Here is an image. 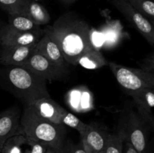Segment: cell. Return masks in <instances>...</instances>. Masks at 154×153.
Here are the masks:
<instances>
[{
  "label": "cell",
  "mask_w": 154,
  "mask_h": 153,
  "mask_svg": "<svg viewBox=\"0 0 154 153\" xmlns=\"http://www.w3.org/2000/svg\"><path fill=\"white\" fill-rule=\"evenodd\" d=\"M60 47L69 65H78L84 53L94 49L91 28L75 12H67L45 28Z\"/></svg>",
  "instance_id": "1"
},
{
  "label": "cell",
  "mask_w": 154,
  "mask_h": 153,
  "mask_svg": "<svg viewBox=\"0 0 154 153\" xmlns=\"http://www.w3.org/2000/svg\"><path fill=\"white\" fill-rule=\"evenodd\" d=\"M47 82L46 79L22 66L0 68V84L25 106H31L42 98H51Z\"/></svg>",
  "instance_id": "2"
},
{
  "label": "cell",
  "mask_w": 154,
  "mask_h": 153,
  "mask_svg": "<svg viewBox=\"0 0 154 153\" xmlns=\"http://www.w3.org/2000/svg\"><path fill=\"white\" fill-rule=\"evenodd\" d=\"M20 126L27 138L43 142L57 153H63L66 139V128L43 118L32 106H24L21 113Z\"/></svg>",
  "instance_id": "3"
},
{
  "label": "cell",
  "mask_w": 154,
  "mask_h": 153,
  "mask_svg": "<svg viewBox=\"0 0 154 153\" xmlns=\"http://www.w3.org/2000/svg\"><path fill=\"white\" fill-rule=\"evenodd\" d=\"M150 128L142 121L136 112L129 110L121 119L118 131L129 142L137 153H153L150 140Z\"/></svg>",
  "instance_id": "4"
},
{
  "label": "cell",
  "mask_w": 154,
  "mask_h": 153,
  "mask_svg": "<svg viewBox=\"0 0 154 153\" xmlns=\"http://www.w3.org/2000/svg\"><path fill=\"white\" fill-rule=\"evenodd\" d=\"M108 64L117 82L129 95L139 90L154 86L153 73L126 67L115 62H109Z\"/></svg>",
  "instance_id": "5"
},
{
  "label": "cell",
  "mask_w": 154,
  "mask_h": 153,
  "mask_svg": "<svg viewBox=\"0 0 154 153\" xmlns=\"http://www.w3.org/2000/svg\"><path fill=\"white\" fill-rule=\"evenodd\" d=\"M114 7L122 14L128 22L147 40L150 46H154V29L150 22L126 0H111Z\"/></svg>",
  "instance_id": "6"
},
{
  "label": "cell",
  "mask_w": 154,
  "mask_h": 153,
  "mask_svg": "<svg viewBox=\"0 0 154 153\" xmlns=\"http://www.w3.org/2000/svg\"><path fill=\"white\" fill-rule=\"evenodd\" d=\"M22 67L28 68L47 80H63L68 76L69 71L60 68L36 51L27 58Z\"/></svg>",
  "instance_id": "7"
},
{
  "label": "cell",
  "mask_w": 154,
  "mask_h": 153,
  "mask_svg": "<svg viewBox=\"0 0 154 153\" xmlns=\"http://www.w3.org/2000/svg\"><path fill=\"white\" fill-rule=\"evenodd\" d=\"M110 134L105 126L96 122L90 123L80 135L81 142L87 153H99L105 148Z\"/></svg>",
  "instance_id": "8"
},
{
  "label": "cell",
  "mask_w": 154,
  "mask_h": 153,
  "mask_svg": "<svg viewBox=\"0 0 154 153\" xmlns=\"http://www.w3.org/2000/svg\"><path fill=\"white\" fill-rule=\"evenodd\" d=\"M45 34V28L39 32H23L4 23L0 29V46H25L37 44Z\"/></svg>",
  "instance_id": "9"
},
{
  "label": "cell",
  "mask_w": 154,
  "mask_h": 153,
  "mask_svg": "<svg viewBox=\"0 0 154 153\" xmlns=\"http://www.w3.org/2000/svg\"><path fill=\"white\" fill-rule=\"evenodd\" d=\"M21 111L17 106L0 112V152L8 138L17 134H23L20 126Z\"/></svg>",
  "instance_id": "10"
},
{
  "label": "cell",
  "mask_w": 154,
  "mask_h": 153,
  "mask_svg": "<svg viewBox=\"0 0 154 153\" xmlns=\"http://www.w3.org/2000/svg\"><path fill=\"white\" fill-rule=\"evenodd\" d=\"M133 100L137 113L142 121L153 130L154 128V118L153 109L154 107V86L139 90L130 94Z\"/></svg>",
  "instance_id": "11"
},
{
  "label": "cell",
  "mask_w": 154,
  "mask_h": 153,
  "mask_svg": "<svg viewBox=\"0 0 154 153\" xmlns=\"http://www.w3.org/2000/svg\"><path fill=\"white\" fill-rule=\"evenodd\" d=\"M36 44L25 46H0V64L21 66L35 52Z\"/></svg>",
  "instance_id": "12"
},
{
  "label": "cell",
  "mask_w": 154,
  "mask_h": 153,
  "mask_svg": "<svg viewBox=\"0 0 154 153\" xmlns=\"http://www.w3.org/2000/svg\"><path fill=\"white\" fill-rule=\"evenodd\" d=\"M36 51L60 68L69 71V65L66 62L60 47L45 29V34L36 44Z\"/></svg>",
  "instance_id": "13"
},
{
  "label": "cell",
  "mask_w": 154,
  "mask_h": 153,
  "mask_svg": "<svg viewBox=\"0 0 154 153\" xmlns=\"http://www.w3.org/2000/svg\"><path fill=\"white\" fill-rule=\"evenodd\" d=\"M31 106L41 116L58 124H62V118L67 111L51 98H45L38 100Z\"/></svg>",
  "instance_id": "14"
},
{
  "label": "cell",
  "mask_w": 154,
  "mask_h": 153,
  "mask_svg": "<svg viewBox=\"0 0 154 153\" xmlns=\"http://www.w3.org/2000/svg\"><path fill=\"white\" fill-rule=\"evenodd\" d=\"M21 12L27 15L39 26L47 25L51 21L48 10L38 0H25Z\"/></svg>",
  "instance_id": "15"
},
{
  "label": "cell",
  "mask_w": 154,
  "mask_h": 153,
  "mask_svg": "<svg viewBox=\"0 0 154 153\" xmlns=\"http://www.w3.org/2000/svg\"><path fill=\"white\" fill-rule=\"evenodd\" d=\"M8 24L14 29L23 32H39L43 30L27 15L22 12L8 14Z\"/></svg>",
  "instance_id": "16"
},
{
  "label": "cell",
  "mask_w": 154,
  "mask_h": 153,
  "mask_svg": "<svg viewBox=\"0 0 154 153\" xmlns=\"http://www.w3.org/2000/svg\"><path fill=\"white\" fill-rule=\"evenodd\" d=\"M108 64V62L106 58L104 57L100 50L96 48L84 53L78 62V64L88 70L100 68Z\"/></svg>",
  "instance_id": "17"
},
{
  "label": "cell",
  "mask_w": 154,
  "mask_h": 153,
  "mask_svg": "<svg viewBox=\"0 0 154 153\" xmlns=\"http://www.w3.org/2000/svg\"><path fill=\"white\" fill-rule=\"evenodd\" d=\"M132 7L147 18L151 23L154 21V2L153 0H126Z\"/></svg>",
  "instance_id": "18"
},
{
  "label": "cell",
  "mask_w": 154,
  "mask_h": 153,
  "mask_svg": "<svg viewBox=\"0 0 154 153\" xmlns=\"http://www.w3.org/2000/svg\"><path fill=\"white\" fill-rule=\"evenodd\" d=\"M26 144V137L24 134L12 136L5 141L1 153H22V146Z\"/></svg>",
  "instance_id": "19"
},
{
  "label": "cell",
  "mask_w": 154,
  "mask_h": 153,
  "mask_svg": "<svg viewBox=\"0 0 154 153\" xmlns=\"http://www.w3.org/2000/svg\"><path fill=\"white\" fill-rule=\"evenodd\" d=\"M123 136L120 131L111 134L104 148V153H123Z\"/></svg>",
  "instance_id": "20"
},
{
  "label": "cell",
  "mask_w": 154,
  "mask_h": 153,
  "mask_svg": "<svg viewBox=\"0 0 154 153\" xmlns=\"http://www.w3.org/2000/svg\"><path fill=\"white\" fill-rule=\"evenodd\" d=\"M61 124L75 129L80 134V135L85 130L86 128L87 127V124H88L84 123L76 116H75L73 113L69 112V111H66L65 115L62 118Z\"/></svg>",
  "instance_id": "21"
},
{
  "label": "cell",
  "mask_w": 154,
  "mask_h": 153,
  "mask_svg": "<svg viewBox=\"0 0 154 153\" xmlns=\"http://www.w3.org/2000/svg\"><path fill=\"white\" fill-rule=\"evenodd\" d=\"M25 0H0V8L9 13L21 12Z\"/></svg>",
  "instance_id": "22"
},
{
  "label": "cell",
  "mask_w": 154,
  "mask_h": 153,
  "mask_svg": "<svg viewBox=\"0 0 154 153\" xmlns=\"http://www.w3.org/2000/svg\"><path fill=\"white\" fill-rule=\"evenodd\" d=\"M26 144L29 146V148L26 150L25 153H46L48 146L43 142L26 137Z\"/></svg>",
  "instance_id": "23"
},
{
  "label": "cell",
  "mask_w": 154,
  "mask_h": 153,
  "mask_svg": "<svg viewBox=\"0 0 154 153\" xmlns=\"http://www.w3.org/2000/svg\"><path fill=\"white\" fill-rule=\"evenodd\" d=\"M139 68L144 71L154 74V55L153 52L139 63Z\"/></svg>",
  "instance_id": "24"
},
{
  "label": "cell",
  "mask_w": 154,
  "mask_h": 153,
  "mask_svg": "<svg viewBox=\"0 0 154 153\" xmlns=\"http://www.w3.org/2000/svg\"><path fill=\"white\" fill-rule=\"evenodd\" d=\"M63 153H87L83 147L81 142L75 144L73 142L68 141L66 142Z\"/></svg>",
  "instance_id": "25"
},
{
  "label": "cell",
  "mask_w": 154,
  "mask_h": 153,
  "mask_svg": "<svg viewBox=\"0 0 154 153\" xmlns=\"http://www.w3.org/2000/svg\"><path fill=\"white\" fill-rule=\"evenodd\" d=\"M123 153H137V152L135 151V148L132 146V145L128 141L123 139Z\"/></svg>",
  "instance_id": "26"
},
{
  "label": "cell",
  "mask_w": 154,
  "mask_h": 153,
  "mask_svg": "<svg viewBox=\"0 0 154 153\" xmlns=\"http://www.w3.org/2000/svg\"><path fill=\"white\" fill-rule=\"evenodd\" d=\"M60 1L63 2H64V3H67V4H69V3L74 2H75L76 0H60Z\"/></svg>",
  "instance_id": "27"
},
{
  "label": "cell",
  "mask_w": 154,
  "mask_h": 153,
  "mask_svg": "<svg viewBox=\"0 0 154 153\" xmlns=\"http://www.w3.org/2000/svg\"><path fill=\"white\" fill-rule=\"evenodd\" d=\"M46 153H57V152L54 151V149H52L51 148H49V147H48V150H47V152H46Z\"/></svg>",
  "instance_id": "28"
},
{
  "label": "cell",
  "mask_w": 154,
  "mask_h": 153,
  "mask_svg": "<svg viewBox=\"0 0 154 153\" xmlns=\"http://www.w3.org/2000/svg\"><path fill=\"white\" fill-rule=\"evenodd\" d=\"M3 24H4V22H2L1 20H0V29H1L2 26H3Z\"/></svg>",
  "instance_id": "29"
},
{
  "label": "cell",
  "mask_w": 154,
  "mask_h": 153,
  "mask_svg": "<svg viewBox=\"0 0 154 153\" xmlns=\"http://www.w3.org/2000/svg\"><path fill=\"white\" fill-rule=\"evenodd\" d=\"M99 153H104V151H102V152H100Z\"/></svg>",
  "instance_id": "30"
},
{
  "label": "cell",
  "mask_w": 154,
  "mask_h": 153,
  "mask_svg": "<svg viewBox=\"0 0 154 153\" xmlns=\"http://www.w3.org/2000/svg\"><path fill=\"white\" fill-rule=\"evenodd\" d=\"M0 153H1V152H0Z\"/></svg>",
  "instance_id": "31"
}]
</instances>
